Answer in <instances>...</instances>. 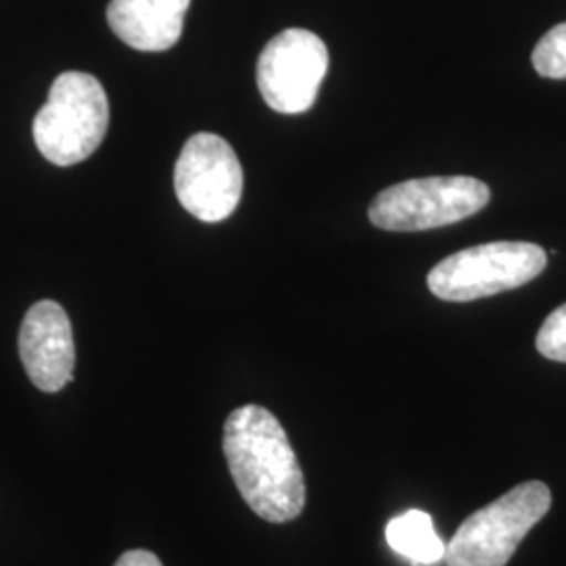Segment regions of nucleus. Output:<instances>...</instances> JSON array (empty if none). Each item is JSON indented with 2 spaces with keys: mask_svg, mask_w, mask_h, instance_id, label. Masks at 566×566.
I'll return each instance as SVG.
<instances>
[{
  "mask_svg": "<svg viewBox=\"0 0 566 566\" xmlns=\"http://www.w3.org/2000/svg\"><path fill=\"white\" fill-rule=\"evenodd\" d=\"M223 451L243 502L269 523H290L306 504L298 458L280 420L264 407L243 405L224 422Z\"/></svg>",
  "mask_w": 566,
  "mask_h": 566,
  "instance_id": "1",
  "label": "nucleus"
},
{
  "mask_svg": "<svg viewBox=\"0 0 566 566\" xmlns=\"http://www.w3.org/2000/svg\"><path fill=\"white\" fill-rule=\"evenodd\" d=\"M109 102L102 82L84 72H63L34 120V142L42 156L57 166L91 158L105 139Z\"/></svg>",
  "mask_w": 566,
  "mask_h": 566,
  "instance_id": "2",
  "label": "nucleus"
},
{
  "mask_svg": "<svg viewBox=\"0 0 566 566\" xmlns=\"http://www.w3.org/2000/svg\"><path fill=\"white\" fill-rule=\"evenodd\" d=\"M552 506L544 483L514 486L493 504L470 514L455 531L446 552V566H506L526 533Z\"/></svg>",
  "mask_w": 566,
  "mask_h": 566,
  "instance_id": "3",
  "label": "nucleus"
},
{
  "mask_svg": "<svg viewBox=\"0 0 566 566\" xmlns=\"http://www.w3.org/2000/svg\"><path fill=\"white\" fill-rule=\"evenodd\" d=\"M546 264V250L537 243H481L437 264L428 273V287L447 303H470L533 282Z\"/></svg>",
  "mask_w": 566,
  "mask_h": 566,
  "instance_id": "4",
  "label": "nucleus"
},
{
  "mask_svg": "<svg viewBox=\"0 0 566 566\" xmlns=\"http://www.w3.org/2000/svg\"><path fill=\"white\" fill-rule=\"evenodd\" d=\"M491 200L474 177H426L397 182L369 206V221L385 231H428L460 223Z\"/></svg>",
  "mask_w": 566,
  "mask_h": 566,
  "instance_id": "5",
  "label": "nucleus"
},
{
  "mask_svg": "<svg viewBox=\"0 0 566 566\" xmlns=\"http://www.w3.org/2000/svg\"><path fill=\"white\" fill-rule=\"evenodd\" d=\"M175 191L182 208L203 223L229 219L243 191L242 164L233 147L212 133L193 135L175 166Z\"/></svg>",
  "mask_w": 566,
  "mask_h": 566,
  "instance_id": "6",
  "label": "nucleus"
},
{
  "mask_svg": "<svg viewBox=\"0 0 566 566\" xmlns=\"http://www.w3.org/2000/svg\"><path fill=\"white\" fill-rule=\"evenodd\" d=\"M329 65L325 42L304 30L287 28L266 42L256 65L264 103L280 114H303L313 107Z\"/></svg>",
  "mask_w": 566,
  "mask_h": 566,
  "instance_id": "7",
  "label": "nucleus"
},
{
  "mask_svg": "<svg viewBox=\"0 0 566 566\" xmlns=\"http://www.w3.org/2000/svg\"><path fill=\"white\" fill-rule=\"evenodd\" d=\"M20 357L28 378L44 392H57L72 382L76 346L70 317L61 304L41 301L25 313Z\"/></svg>",
  "mask_w": 566,
  "mask_h": 566,
  "instance_id": "8",
  "label": "nucleus"
},
{
  "mask_svg": "<svg viewBox=\"0 0 566 566\" xmlns=\"http://www.w3.org/2000/svg\"><path fill=\"white\" fill-rule=\"evenodd\" d=\"M189 4L191 0H112L107 23L124 44L163 53L181 39Z\"/></svg>",
  "mask_w": 566,
  "mask_h": 566,
  "instance_id": "9",
  "label": "nucleus"
},
{
  "mask_svg": "<svg viewBox=\"0 0 566 566\" xmlns=\"http://www.w3.org/2000/svg\"><path fill=\"white\" fill-rule=\"evenodd\" d=\"M386 542L413 566L439 565L447 546L434 531L432 518L422 510H409L386 525Z\"/></svg>",
  "mask_w": 566,
  "mask_h": 566,
  "instance_id": "10",
  "label": "nucleus"
},
{
  "mask_svg": "<svg viewBox=\"0 0 566 566\" xmlns=\"http://www.w3.org/2000/svg\"><path fill=\"white\" fill-rule=\"evenodd\" d=\"M531 61L542 78L566 81V21L542 36L533 49Z\"/></svg>",
  "mask_w": 566,
  "mask_h": 566,
  "instance_id": "11",
  "label": "nucleus"
},
{
  "mask_svg": "<svg viewBox=\"0 0 566 566\" xmlns=\"http://www.w3.org/2000/svg\"><path fill=\"white\" fill-rule=\"evenodd\" d=\"M535 346L549 361L566 364V304L547 315L537 332Z\"/></svg>",
  "mask_w": 566,
  "mask_h": 566,
  "instance_id": "12",
  "label": "nucleus"
},
{
  "mask_svg": "<svg viewBox=\"0 0 566 566\" xmlns=\"http://www.w3.org/2000/svg\"><path fill=\"white\" fill-rule=\"evenodd\" d=\"M116 566H163L160 558L147 549H130L122 554Z\"/></svg>",
  "mask_w": 566,
  "mask_h": 566,
  "instance_id": "13",
  "label": "nucleus"
}]
</instances>
